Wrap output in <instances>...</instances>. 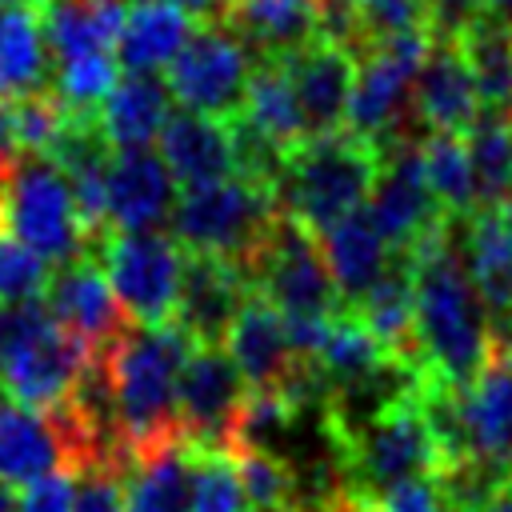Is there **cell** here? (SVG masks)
Listing matches in <instances>:
<instances>
[{
	"label": "cell",
	"instance_id": "8992f818",
	"mask_svg": "<svg viewBox=\"0 0 512 512\" xmlns=\"http://www.w3.org/2000/svg\"><path fill=\"white\" fill-rule=\"evenodd\" d=\"M0 232L28 244L52 268L88 252L68 180L52 156L20 152L8 168H0Z\"/></svg>",
	"mask_w": 512,
	"mask_h": 512
},
{
	"label": "cell",
	"instance_id": "30bf717a",
	"mask_svg": "<svg viewBox=\"0 0 512 512\" xmlns=\"http://www.w3.org/2000/svg\"><path fill=\"white\" fill-rule=\"evenodd\" d=\"M420 136L400 128V132L376 140L380 144V176L368 196V216L392 252H408L420 236H428L432 228H440L448 220L428 188Z\"/></svg>",
	"mask_w": 512,
	"mask_h": 512
},
{
	"label": "cell",
	"instance_id": "83f0119b",
	"mask_svg": "<svg viewBox=\"0 0 512 512\" xmlns=\"http://www.w3.org/2000/svg\"><path fill=\"white\" fill-rule=\"evenodd\" d=\"M360 320L372 328L388 360L396 364H420L416 352V304H412V264L404 252H392V264L372 284V292L356 304Z\"/></svg>",
	"mask_w": 512,
	"mask_h": 512
},
{
	"label": "cell",
	"instance_id": "1f68e13d",
	"mask_svg": "<svg viewBox=\"0 0 512 512\" xmlns=\"http://www.w3.org/2000/svg\"><path fill=\"white\" fill-rule=\"evenodd\" d=\"M420 156H424V172H428V188L440 204V212L448 220H464L476 204V172H472V156L464 136L456 132H424L420 136Z\"/></svg>",
	"mask_w": 512,
	"mask_h": 512
},
{
	"label": "cell",
	"instance_id": "8fae6325",
	"mask_svg": "<svg viewBox=\"0 0 512 512\" xmlns=\"http://www.w3.org/2000/svg\"><path fill=\"white\" fill-rule=\"evenodd\" d=\"M248 384L224 344H196L176 384V424L196 448H228V432Z\"/></svg>",
	"mask_w": 512,
	"mask_h": 512
},
{
	"label": "cell",
	"instance_id": "f1b7e54d",
	"mask_svg": "<svg viewBox=\"0 0 512 512\" xmlns=\"http://www.w3.org/2000/svg\"><path fill=\"white\" fill-rule=\"evenodd\" d=\"M312 364H316V376L324 384V396L336 388H348V384H364L388 368H400L396 360H388V352L380 348V340L372 336V328L360 320L356 308H340L328 320L324 344H320Z\"/></svg>",
	"mask_w": 512,
	"mask_h": 512
},
{
	"label": "cell",
	"instance_id": "5bb4252c",
	"mask_svg": "<svg viewBox=\"0 0 512 512\" xmlns=\"http://www.w3.org/2000/svg\"><path fill=\"white\" fill-rule=\"evenodd\" d=\"M44 304L52 308L56 324L80 336L96 356L108 352L112 340L128 328V316L108 284V272L92 252H80L76 260L52 268Z\"/></svg>",
	"mask_w": 512,
	"mask_h": 512
},
{
	"label": "cell",
	"instance_id": "9c48e42d",
	"mask_svg": "<svg viewBox=\"0 0 512 512\" xmlns=\"http://www.w3.org/2000/svg\"><path fill=\"white\" fill-rule=\"evenodd\" d=\"M256 52L224 24L200 20L180 56L164 68V84L176 108H192L204 116H232L244 100V84Z\"/></svg>",
	"mask_w": 512,
	"mask_h": 512
},
{
	"label": "cell",
	"instance_id": "ab89813d",
	"mask_svg": "<svg viewBox=\"0 0 512 512\" xmlns=\"http://www.w3.org/2000/svg\"><path fill=\"white\" fill-rule=\"evenodd\" d=\"M72 476H76L72 512H124V468L84 464Z\"/></svg>",
	"mask_w": 512,
	"mask_h": 512
},
{
	"label": "cell",
	"instance_id": "74e56055",
	"mask_svg": "<svg viewBox=\"0 0 512 512\" xmlns=\"http://www.w3.org/2000/svg\"><path fill=\"white\" fill-rule=\"evenodd\" d=\"M48 280H52V264L36 256L28 244L0 232V304L40 300L48 292Z\"/></svg>",
	"mask_w": 512,
	"mask_h": 512
},
{
	"label": "cell",
	"instance_id": "836d02e7",
	"mask_svg": "<svg viewBox=\"0 0 512 512\" xmlns=\"http://www.w3.org/2000/svg\"><path fill=\"white\" fill-rule=\"evenodd\" d=\"M120 60L112 48H96V52H80L72 60H60L56 72H52V92L60 96V104L76 116L84 112H96L108 92L116 88L120 80Z\"/></svg>",
	"mask_w": 512,
	"mask_h": 512
},
{
	"label": "cell",
	"instance_id": "4fadbf2b",
	"mask_svg": "<svg viewBox=\"0 0 512 512\" xmlns=\"http://www.w3.org/2000/svg\"><path fill=\"white\" fill-rule=\"evenodd\" d=\"M484 112L472 64L452 32H436L416 80H412V120L420 132L464 136Z\"/></svg>",
	"mask_w": 512,
	"mask_h": 512
},
{
	"label": "cell",
	"instance_id": "ba28073f",
	"mask_svg": "<svg viewBox=\"0 0 512 512\" xmlns=\"http://www.w3.org/2000/svg\"><path fill=\"white\" fill-rule=\"evenodd\" d=\"M244 280L284 316H336L344 308L320 252V236L284 216V208L256 256L244 264Z\"/></svg>",
	"mask_w": 512,
	"mask_h": 512
},
{
	"label": "cell",
	"instance_id": "2e32d148",
	"mask_svg": "<svg viewBox=\"0 0 512 512\" xmlns=\"http://www.w3.org/2000/svg\"><path fill=\"white\" fill-rule=\"evenodd\" d=\"M156 152L164 168L172 172L176 188H200V184H216L240 172L232 116H204L192 108H172L168 120L160 124Z\"/></svg>",
	"mask_w": 512,
	"mask_h": 512
},
{
	"label": "cell",
	"instance_id": "cb8c5ba5",
	"mask_svg": "<svg viewBox=\"0 0 512 512\" xmlns=\"http://www.w3.org/2000/svg\"><path fill=\"white\" fill-rule=\"evenodd\" d=\"M220 20L256 56H284L320 36V0H228Z\"/></svg>",
	"mask_w": 512,
	"mask_h": 512
},
{
	"label": "cell",
	"instance_id": "7dc6e473",
	"mask_svg": "<svg viewBox=\"0 0 512 512\" xmlns=\"http://www.w3.org/2000/svg\"><path fill=\"white\" fill-rule=\"evenodd\" d=\"M348 4H356V8H368V4H372V0H348Z\"/></svg>",
	"mask_w": 512,
	"mask_h": 512
},
{
	"label": "cell",
	"instance_id": "60d3db41",
	"mask_svg": "<svg viewBox=\"0 0 512 512\" xmlns=\"http://www.w3.org/2000/svg\"><path fill=\"white\" fill-rule=\"evenodd\" d=\"M76 476L72 472H48L20 488V512H72Z\"/></svg>",
	"mask_w": 512,
	"mask_h": 512
},
{
	"label": "cell",
	"instance_id": "4dcf8cb0",
	"mask_svg": "<svg viewBox=\"0 0 512 512\" xmlns=\"http://www.w3.org/2000/svg\"><path fill=\"white\" fill-rule=\"evenodd\" d=\"M452 36L460 40L472 64L484 108H508L512 104V28L488 16L484 8H472Z\"/></svg>",
	"mask_w": 512,
	"mask_h": 512
},
{
	"label": "cell",
	"instance_id": "3957f363",
	"mask_svg": "<svg viewBox=\"0 0 512 512\" xmlns=\"http://www.w3.org/2000/svg\"><path fill=\"white\" fill-rule=\"evenodd\" d=\"M380 176V144L348 128L300 140L276 172V200L284 216L308 232H328L348 212L364 208Z\"/></svg>",
	"mask_w": 512,
	"mask_h": 512
},
{
	"label": "cell",
	"instance_id": "7402d4cb",
	"mask_svg": "<svg viewBox=\"0 0 512 512\" xmlns=\"http://www.w3.org/2000/svg\"><path fill=\"white\" fill-rule=\"evenodd\" d=\"M196 16L176 0H132L124 32L116 40V60L124 72H164L188 36L196 32Z\"/></svg>",
	"mask_w": 512,
	"mask_h": 512
},
{
	"label": "cell",
	"instance_id": "8d00e7d4",
	"mask_svg": "<svg viewBox=\"0 0 512 512\" xmlns=\"http://www.w3.org/2000/svg\"><path fill=\"white\" fill-rule=\"evenodd\" d=\"M68 108L60 104V96L52 88L44 92H28V96H16L12 100V124H16V148L20 152H36V156H48L52 144L60 140L64 124H68Z\"/></svg>",
	"mask_w": 512,
	"mask_h": 512
},
{
	"label": "cell",
	"instance_id": "b9f144b4",
	"mask_svg": "<svg viewBox=\"0 0 512 512\" xmlns=\"http://www.w3.org/2000/svg\"><path fill=\"white\" fill-rule=\"evenodd\" d=\"M316 512H372V508H368V500H364V496H356V492H348V488H344L340 496H332V500H328L324 508H316Z\"/></svg>",
	"mask_w": 512,
	"mask_h": 512
},
{
	"label": "cell",
	"instance_id": "7bdbcfd3",
	"mask_svg": "<svg viewBox=\"0 0 512 512\" xmlns=\"http://www.w3.org/2000/svg\"><path fill=\"white\" fill-rule=\"evenodd\" d=\"M176 4H184L196 20H220V12H224L228 0H176Z\"/></svg>",
	"mask_w": 512,
	"mask_h": 512
},
{
	"label": "cell",
	"instance_id": "44dd1931",
	"mask_svg": "<svg viewBox=\"0 0 512 512\" xmlns=\"http://www.w3.org/2000/svg\"><path fill=\"white\" fill-rule=\"evenodd\" d=\"M320 252L328 260V272H332V284L344 308H356L372 292V284L384 276V268L392 264V248L372 224L368 204L336 220L328 232H320Z\"/></svg>",
	"mask_w": 512,
	"mask_h": 512
},
{
	"label": "cell",
	"instance_id": "4316f807",
	"mask_svg": "<svg viewBox=\"0 0 512 512\" xmlns=\"http://www.w3.org/2000/svg\"><path fill=\"white\" fill-rule=\"evenodd\" d=\"M132 0H44L40 28L52 60H72L80 52L96 48H116L124 20H128Z\"/></svg>",
	"mask_w": 512,
	"mask_h": 512
},
{
	"label": "cell",
	"instance_id": "d6a6232c",
	"mask_svg": "<svg viewBox=\"0 0 512 512\" xmlns=\"http://www.w3.org/2000/svg\"><path fill=\"white\" fill-rule=\"evenodd\" d=\"M464 144L472 156L480 204L512 200V112L484 108L476 124L464 132Z\"/></svg>",
	"mask_w": 512,
	"mask_h": 512
},
{
	"label": "cell",
	"instance_id": "d4e9b609",
	"mask_svg": "<svg viewBox=\"0 0 512 512\" xmlns=\"http://www.w3.org/2000/svg\"><path fill=\"white\" fill-rule=\"evenodd\" d=\"M236 116L248 128H256L280 156H288L300 140H308L304 116H300V104H296V88H292V76H288L280 56H256L252 60V72H248L244 100H240Z\"/></svg>",
	"mask_w": 512,
	"mask_h": 512
},
{
	"label": "cell",
	"instance_id": "d6986e66",
	"mask_svg": "<svg viewBox=\"0 0 512 512\" xmlns=\"http://www.w3.org/2000/svg\"><path fill=\"white\" fill-rule=\"evenodd\" d=\"M180 188L160 152L132 148L112 156L108 172V224L120 232H156L176 204Z\"/></svg>",
	"mask_w": 512,
	"mask_h": 512
},
{
	"label": "cell",
	"instance_id": "6da1fadb",
	"mask_svg": "<svg viewBox=\"0 0 512 512\" xmlns=\"http://www.w3.org/2000/svg\"><path fill=\"white\" fill-rule=\"evenodd\" d=\"M412 304H416V352L420 368L452 388H464L496 348V324L460 260L456 220H444L420 236L408 252Z\"/></svg>",
	"mask_w": 512,
	"mask_h": 512
},
{
	"label": "cell",
	"instance_id": "ee69618b",
	"mask_svg": "<svg viewBox=\"0 0 512 512\" xmlns=\"http://www.w3.org/2000/svg\"><path fill=\"white\" fill-rule=\"evenodd\" d=\"M476 8H484L488 16H496L500 24L512 28V0H476Z\"/></svg>",
	"mask_w": 512,
	"mask_h": 512
},
{
	"label": "cell",
	"instance_id": "7c38bea8",
	"mask_svg": "<svg viewBox=\"0 0 512 512\" xmlns=\"http://www.w3.org/2000/svg\"><path fill=\"white\" fill-rule=\"evenodd\" d=\"M92 360L96 352L80 336L52 324L36 340L0 360V388L36 412H56L60 404H68L72 388L80 384Z\"/></svg>",
	"mask_w": 512,
	"mask_h": 512
},
{
	"label": "cell",
	"instance_id": "f546056e",
	"mask_svg": "<svg viewBox=\"0 0 512 512\" xmlns=\"http://www.w3.org/2000/svg\"><path fill=\"white\" fill-rule=\"evenodd\" d=\"M52 88V52L32 4H0V96Z\"/></svg>",
	"mask_w": 512,
	"mask_h": 512
},
{
	"label": "cell",
	"instance_id": "c3c4849f",
	"mask_svg": "<svg viewBox=\"0 0 512 512\" xmlns=\"http://www.w3.org/2000/svg\"><path fill=\"white\" fill-rule=\"evenodd\" d=\"M508 112H512V104H508Z\"/></svg>",
	"mask_w": 512,
	"mask_h": 512
},
{
	"label": "cell",
	"instance_id": "277c9868",
	"mask_svg": "<svg viewBox=\"0 0 512 512\" xmlns=\"http://www.w3.org/2000/svg\"><path fill=\"white\" fill-rule=\"evenodd\" d=\"M328 436L336 444L344 488L364 500L412 476H444V452L424 416L416 384L396 392L380 412H372L356 428L328 432Z\"/></svg>",
	"mask_w": 512,
	"mask_h": 512
},
{
	"label": "cell",
	"instance_id": "e0dca14e",
	"mask_svg": "<svg viewBox=\"0 0 512 512\" xmlns=\"http://www.w3.org/2000/svg\"><path fill=\"white\" fill-rule=\"evenodd\" d=\"M460 260L496 328L512 324V200L476 204L456 220Z\"/></svg>",
	"mask_w": 512,
	"mask_h": 512
},
{
	"label": "cell",
	"instance_id": "f35d334b",
	"mask_svg": "<svg viewBox=\"0 0 512 512\" xmlns=\"http://www.w3.org/2000/svg\"><path fill=\"white\" fill-rule=\"evenodd\" d=\"M372 512H456L444 476H412L368 500Z\"/></svg>",
	"mask_w": 512,
	"mask_h": 512
},
{
	"label": "cell",
	"instance_id": "d590c367",
	"mask_svg": "<svg viewBox=\"0 0 512 512\" xmlns=\"http://www.w3.org/2000/svg\"><path fill=\"white\" fill-rule=\"evenodd\" d=\"M188 512H252L244 480L228 448H196L192 444V496Z\"/></svg>",
	"mask_w": 512,
	"mask_h": 512
},
{
	"label": "cell",
	"instance_id": "ac0fdd59",
	"mask_svg": "<svg viewBox=\"0 0 512 512\" xmlns=\"http://www.w3.org/2000/svg\"><path fill=\"white\" fill-rule=\"evenodd\" d=\"M244 268L220 256L188 252L184 260V284L176 300V324L196 340V344H224L228 324L236 320L244 296H248Z\"/></svg>",
	"mask_w": 512,
	"mask_h": 512
},
{
	"label": "cell",
	"instance_id": "ffe728a7",
	"mask_svg": "<svg viewBox=\"0 0 512 512\" xmlns=\"http://www.w3.org/2000/svg\"><path fill=\"white\" fill-rule=\"evenodd\" d=\"M48 472H72L60 428L48 412H36L0 392V480L24 488Z\"/></svg>",
	"mask_w": 512,
	"mask_h": 512
},
{
	"label": "cell",
	"instance_id": "5b68a950",
	"mask_svg": "<svg viewBox=\"0 0 512 512\" xmlns=\"http://www.w3.org/2000/svg\"><path fill=\"white\" fill-rule=\"evenodd\" d=\"M276 216H280L276 188L268 180L236 172L216 184L180 188L168 216V236L184 252L220 256L244 268L272 232Z\"/></svg>",
	"mask_w": 512,
	"mask_h": 512
},
{
	"label": "cell",
	"instance_id": "bcb514c9",
	"mask_svg": "<svg viewBox=\"0 0 512 512\" xmlns=\"http://www.w3.org/2000/svg\"><path fill=\"white\" fill-rule=\"evenodd\" d=\"M0 4H32V8H40L44 0H0Z\"/></svg>",
	"mask_w": 512,
	"mask_h": 512
},
{
	"label": "cell",
	"instance_id": "f6af8a7d",
	"mask_svg": "<svg viewBox=\"0 0 512 512\" xmlns=\"http://www.w3.org/2000/svg\"><path fill=\"white\" fill-rule=\"evenodd\" d=\"M0 512H20V488L0 480Z\"/></svg>",
	"mask_w": 512,
	"mask_h": 512
},
{
	"label": "cell",
	"instance_id": "9a60e30c",
	"mask_svg": "<svg viewBox=\"0 0 512 512\" xmlns=\"http://www.w3.org/2000/svg\"><path fill=\"white\" fill-rule=\"evenodd\" d=\"M280 60L292 76L296 104H300V116H304V132L308 136L340 132L344 116H348L360 56L348 44H336L328 36H312L308 44H300L296 52H284Z\"/></svg>",
	"mask_w": 512,
	"mask_h": 512
},
{
	"label": "cell",
	"instance_id": "681fc988",
	"mask_svg": "<svg viewBox=\"0 0 512 512\" xmlns=\"http://www.w3.org/2000/svg\"><path fill=\"white\" fill-rule=\"evenodd\" d=\"M0 392H4V388H0Z\"/></svg>",
	"mask_w": 512,
	"mask_h": 512
},
{
	"label": "cell",
	"instance_id": "7a4b0ae2",
	"mask_svg": "<svg viewBox=\"0 0 512 512\" xmlns=\"http://www.w3.org/2000/svg\"><path fill=\"white\" fill-rule=\"evenodd\" d=\"M192 348L196 340L176 320H168V324H128L112 340V348L100 352L128 456L168 436H180L176 384Z\"/></svg>",
	"mask_w": 512,
	"mask_h": 512
},
{
	"label": "cell",
	"instance_id": "52a82bcc",
	"mask_svg": "<svg viewBox=\"0 0 512 512\" xmlns=\"http://www.w3.org/2000/svg\"><path fill=\"white\" fill-rule=\"evenodd\" d=\"M88 252L104 264L128 324H168L176 316L188 252L168 232L108 228Z\"/></svg>",
	"mask_w": 512,
	"mask_h": 512
},
{
	"label": "cell",
	"instance_id": "603a6c76",
	"mask_svg": "<svg viewBox=\"0 0 512 512\" xmlns=\"http://www.w3.org/2000/svg\"><path fill=\"white\" fill-rule=\"evenodd\" d=\"M192 496V444L168 436L128 456L124 468V512H188Z\"/></svg>",
	"mask_w": 512,
	"mask_h": 512
},
{
	"label": "cell",
	"instance_id": "484cf974",
	"mask_svg": "<svg viewBox=\"0 0 512 512\" xmlns=\"http://www.w3.org/2000/svg\"><path fill=\"white\" fill-rule=\"evenodd\" d=\"M168 108H172V96H168L164 76L124 72L116 88L108 92V100L96 108V120L116 152H132V148H148L160 136Z\"/></svg>",
	"mask_w": 512,
	"mask_h": 512
},
{
	"label": "cell",
	"instance_id": "e575fe53",
	"mask_svg": "<svg viewBox=\"0 0 512 512\" xmlns=\"http://www.w3.org/2000/svg\"><path fill=\"white\" fill-rule=\"evenodd\" d=\"M252 512H300V484L284 456L264 448H228Z\"/></svg>",
	"mask_w": 512,
	"mask_h": 512
}]
</instances>
